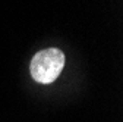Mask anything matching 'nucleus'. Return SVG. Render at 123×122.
<instances>
[{"instance_id": "obj_1", "label": "nucleus", "mask_w": 123, "mask_h": 122, "mask_svg": "<svg viewBox=\"0 0 123 122\" xmlns=\"http://www.w3.org/2000/svg\"><path fill=\"white\" fill-rule=\"evenodd\" d=\"M65 66V54L56 47L38 52L31 60V75L37 82L50 84L56 81Z\"/></svg>"}]
</instances>
